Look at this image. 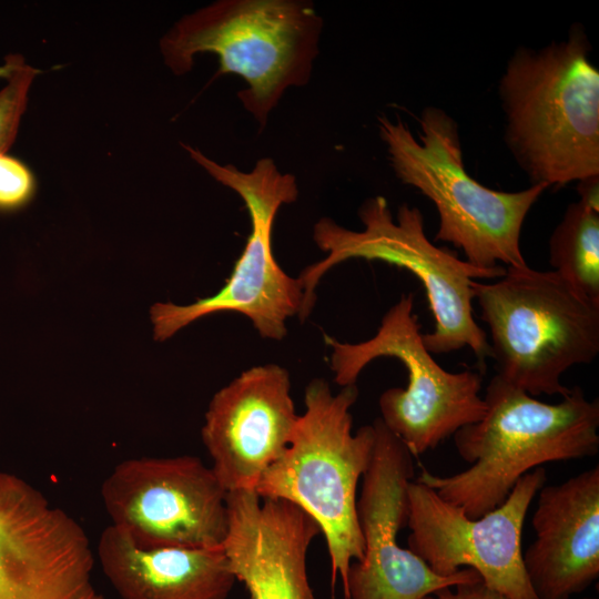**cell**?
<instances>
[{
	"instance_id": "obj_7",
	"label": "cell",
	"mask_w": 599,
	"mask_h": 599,
	"mask_svg": "<svg viewBox=\"0 0 599 599\" xmlns=\"http://www.w3.org/2000/svg\"><path fill=\"white\" fill-rule=\"evenodd\" d=\"M471 287L489 327L496 375L529 395L564 397L570 392L564 373L599 354V305L556 272L506 267L501 277Z\"/></svg>"
},
{
	"instance_id": "obj_14",
	"label": "cell",
	"mask_w": 599,
	"mask_h": 599,
	"mask_svg": "<svg viewBox=\"0 0 599 599\" xmlns=\"http://www.w3.org/2000/svg\"><path fill=\"white\" fill-rule=\"evenodd\" d=\"M298 417L290 374L276 364L246 369L215 393L201 436L226 493L254 489L288 447Z\"/></svg>"
},
{
	"instance_id": "obj_13",
	"label": "cell",
	"mask_w": 599,
	"mask_h": 599,
	"mask_svg": "<svg viewBox=\"0 0 599 599\" xmlns=\"http://www.w3.org/2000/svg\"><path fill=\"white\" fill-rule=\"evenodd\" d=\"M82 526L23 478L0 470V599H104Z\"/></svg>"
},
{
	"instance_id": "obj_4",
	"label": "cell",
	"mask_w": 599,
	"mask_h": 599,
	"mask_svg": "<svg viewBox=\"0 0 599 599\" xmlns=\"http://www.w3.org/2000/svg\"><path fill=\"white\" fill-rule=\"evenodd\" d=\"M377 122L397 179L428 197L438 212L436 241L461 250L465 261L479 268L528 266L521 229L547 185L504 192L473 179L465 169L458 125L439 108L422 111L417 138L399 116L380 115Z\"/></svg>"
},
{
	"instance_id": "obj_15",
	"label": "cell",
	"mask_w": 599,
	"mask_h": 599,
	"mask_svg": "<svg viewBox=\"0 0 599 599\" xmlns=\"http://www.w3.org/2000/svg\"><path fill=\"white\" fill-rule=\"evenodd\" d=\"M226 510L222 548L251 599H317L306 558L322 530L308 512L285 499L261 498L253 489L226 493Z\"/></svg>"
},
{
	"instance_id": "obj_3",
	"label": "cell",
	"mask_w": 599,
	"mask_h": 599,
	"mask_svg": "<svg viewBox=\"0 0 599 599\" xmlns=\"http://www.w3.org/2000/svg\"><path fill=\"white\" fill-rule=\"evenodd\" d=\"M362 231L322 217L313 229V240L326 256L306 266L297 277L304 293L298 318L304 321L316 301L315 290L328 270L348 260L382 261L405 268L423 284L435 325L423 334L430 354H447L469 347L480 366L491 357L487 333L474 317L473 281H493L505 266L484 270L436 246L425 233L424 216L416 206L403 203L393 216L386 199L369 197L358 209Z\"/></svg>"
},
{
	"instance_id": "obj_5",
	"label": "cell",
	"mask_w": 599,
	"mask_h": 599,
	"mask_svg": "<svg viewBox=\"0 0 599 599\" xmlns=\"http://www.w3.org/2000/svg\"><path fill=\"white\" fill-rule=\"evenodd\" d=\"M323 20L302 0H219L184 16L160 41L166 67L187 73L199 53L219 57V72L246 83L243 108L264 128L291 87L309 81Z\"/></svg>"
},
{
	"instance_id": "obj_10",
	"label": "cell",
	"mask_w": 599,
	"mask_h": 599,
	"mask_svg": "<svg viewBox=\"0 0 599 599\" xmlns=\"http://www.w3.org/2000/svg\"><path fill=\"white\" fill-rule=\"evenodd\" d=\"M101 498L110 525L141 547L216 548L226 536V490L194 456L125 459Z\"/></svg>"
},
{
	"instance_id": "obj_16",
	"label": "cell",
	"mask_w": 599,
	"mask_h": 599,
	"mask_svg": "<svg viewBox=\"0 0 599 599\" xmlns=\"http://www.w3.org/2000/svg\"><path fill=\"white\" fill-rule=\"evenodd\" d=\"M536 540L522 554L538 599H570L599 577V466L542 486L532 517Z\"/></svg>"
},
{
	"instance_id": "obj_9",
	"label": "cell",
	"mask_w": 599,
	"mask_h": 599,
	"mask_svg": "<svg viewBox=\"0 0 599 599\" xmlns=\"http://www.w3.org/2000/svg\"><path fill=\"white\" fill-rule=\"evenodd\" d=\"M413 294L402 295L383 316L376 334L361 343H341L329 336L334 380L356 384L361 372L378 357H394L408 374L406 388L392 387L379 397L380 420L418 456L435 448L464 426L483 418L480 372L444 369L423 342Z\"/></svg>"
},
{
	"instance_id": "obj_12",
	"label": "cell",
	"mask_w": 599,
	"mask_h": 599,
	"mask_svg": "<svg viewBox=\"0 0 599 599\" xmlns=\"http://www.w3.org/2000/svg\"><path fill=\"white\" fill-rule=\"evenodd\" d=\"M373 425V456L356 502L364 555L349 567L345 599H423L437 590L481 579L471 568L439 576L408 548L399 546L398 532L407 525L413 455L380 418Z\"/></svg>"
},
{
	"instance_id": "obj_2",
	"label": "cell",
	"mask_w": 599,
	"mask_h": 599,
	"mask_svg": "<svg viewBox=\"0 0 599 599\" xmlns=\"http://www.w3.org/2000/svg\"><path fill=\"white\" fill-rule=\"evenodd\" d=\"M586 32L517 48L498 84L505 141L532 184L562 186L599 175V71Z\"/></svg>"
},
{
	"instance_id": "obj_23",
	"label": "cell",
	"mask_w": 599,
	"mask_h": 599,
	"mask_svg": "<svg viewBox=\"0 0 599 599\" xmlns=\"http://www.w3.org/2000/svg\"><path fill=\"white\" fill-rule=\"evenodd\" d=\"M20 54H9L4 59V63L0 65V79L8 80L16 69Z\"/></svg>"
},
{
	"instance_id": "obj_21",
	"label": "cell",
	"mask_w": 599,
	"mask_h": 599,
	"mask_svg": "<svg viewBox=\"0 0 599 599\" xmlns=\"http://www.w3.org/2000/svg\"><path fill=\"white\" fill-rule=\"evenodd\" d=\"M423 599H509L487 587L481 579L437 590Z\"/></svg>"
},
{
	"instance_id": "obj_20",
	"label": "cell",
	"mask_w": 599,
	"mask_h": 599,
	"mask_svg": "<svg viewBox=\"0 0 599 599\" xmlns=\"http://www.w3.org/2000/svg\"><path fill=\"white\" fill-rule=\"evenodd\" d=\"M37 189L34 174L19 159L0 153V212H12L26 206Z\"/></svg>"
},
{
	"instance_id": "obj_19",
	"label": "cell",
	"mask_w": 599,
	"mask_h": 599,
	"mask_svg": "<svg viewBox=\"0 0 599 599\" xmlns=\"http://www.w3.org/2000/svg\"><path fill=\"white\" fill-rule=\"evenodd\" d=\"M40 73L20 55L14 71L0 90V153H7L18 134L34 78Z\"/></svg>"
},
{
	"instance_id": "obj_22",
	"label": "cell",
	"mask_w": 599,
	"mask_h": 599,
	"mask_svg": "<svg viewBox=\"0 0 599 599\" xmlns=\"http://www.w3.org/2000/svg\"><path fill=\"white\" fill-rule=\"evenodd\" d=\"M577 192L579 202L599 212V175H592L578 181Z\"/></svg>"
},
{
	"instance_id": "obj_18",
	"label": "cell",
	"mask_w": 599,
	"mask_h": 599,
	"mask_svg": "<svg viewBox=\"0 0 599 599\" xmlns=\"http://www.w3.org/2000/svg\"><path fill=\"white\" fill-rule=\"evenodd\" d=\"M549 263L561 278L599 305V212L573 202L549 238Z\"/></svg>"
},
{
	"instance_id": "obj_1",
	"label": "cell",
	"mask_w": 599,
	"mask_h": 599,
	"mask_svg": "<svg viewBox=\"0 0 599 599\" xmlns=\"http://www.w3.org/2000/svg\"><path fill=\"white\" fill-rule=\"evenodd\" d=\"M548 404L498 375L489 380L483 418L453 436L471 466L451 476L423 469L417 481L476 519L505 502L516 483L540 465L591 457L599 450V400L579 386Z\"/></svg>"
},
{
	"instance_id": "obj_17",
	"label": "cell",
	"mask_w": 599,
	"mask_h": 599,
	"mask_svg": "<svg viewBox=\"0 0 599 599\" xmlns=\"http://www.w3.org/2000/svg\"><path fill=\"white\" fill-rule=\"evenodd\" d=\"M97 558L123 599H226L236 581L222 547L146 548L111 525Z\"/></svg>"
},
{
	"instance_id": "obj_6",
	"label": "cell",
	"mask_w": 599,
	"mask_h": 599,
	"mask_svg": "<svg viewBox=\"0 0 599 599\" xmlns=\"http://www.w3.org/2000/svg\"><path fill=\"white\" fill-rule=\"evenodd\" d=\"M357 397L356 384L334 395L325 380L313 379L288 447L253 489L261 498L294 502L317 521L331 559L332 585L341 577L344 591L352 562L364 555L356 490L376 438L373 424L352 432L351 408Z\"/></svg>"
},
{
	"instance_id": "obj_8",
	"label": "cell",
	"mask_w": 599,
	"mask_h": 599,
	"mask_svg": "<svg viewBox=\"0 0 599 599\" xmlns=\"http://www.w3.org/2000/svg\"><path fill=\"white\" fill-rule=\"evenodd\" d=\"M183 148L215 181L241 196L251 233L231 276L214 295L189 305L169 302L151 307L154 339L164 342L207 315L235 312L248 317L262 337L281 341L287 333L286 319L300 315L304 297L298 280L282 270L272 248L277 211L298 196L295 176L282 173L270 158L260 159L244 172L232 164H220L192 146Z\"/></svg>"
},
{
	"instance_id": "obj_11",
	"label": "cell",
	"mask_w": 599,
	"mask_h": 599,
	"mask_svg": "<svg viewBox=\"0 0 599 599\" xmlns=\"http://www.w3.org/2000/svg\"><path fill=\"white\" fill-rule=\"evenodd\" d=\"M545 481L546 470L536 467L516 483L502 505L471 519L430 487L410 480L408 549L439 576L471 568L487 587L509 599H538L525 571L521 534L529 506Z\"/></svg>"
}]
</instances>
